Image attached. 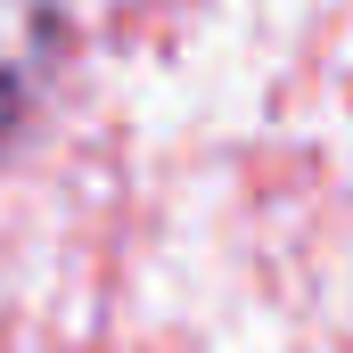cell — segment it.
Masks as SVG:
<instances>
[{"label": "cell", "instance_id": "6da1fadb", "mask_svg": "<svg viewBox=\"0 0 353 353\" xmlns=\"http://www.w3.org/2000/svg\"><path fill=\"white\" fill-rule=\"evenodd\" d=\"M58 50H66V25L41 17V8H0V148L17 140V123L41 107V90L58 74Z\"/></svg>", "mask_w": 353, "mask_h": 353}]
</instances>
